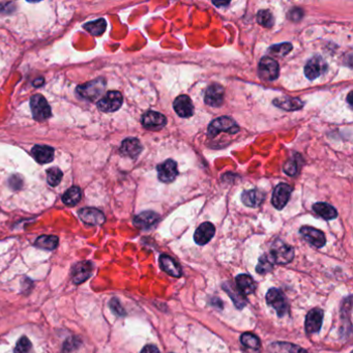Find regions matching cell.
I'll list each match as a JSON object with an SVG mask.
<instances>
[{
	"mask_svg": "<svg viewBox=\"0 0 353 353\" xmlns=\"http://www.w3.org/2000/svg\"><path fill=\"white\" fill-rule=\"evenodd\" d=\"M106 88V81L104 78H97L93 81L87 82L83 85H79L77 87V92L78 94L85 98L87 101L93 102L95 100H100L101 95L103 94Z\"/></svg>",
	"mask_w": 353,
	"mask_h": 353,
	"instance_id": "6da1fadb",
	"label": "cell"
},
{
	"mask_svg": "<svg viewBox=\"0 0 353 353\" xmlns=\"http://www.w3.org/2000/svg\"><path fill=\"white\" fill-rule=\"evenodd\" d=\"M267 256L273 264H286L292 261L294 257V251L289 245L285 244L282 240H275L271 245Z\"/></svg>",
	"mask_w": 353,
	"mask_h": 353,
	"instance_id": "7a4b0ae2",
	"label": "cell"
},
{
	"mask_svg": "<svg viewBox=\"0 0 353 353\" xmlns=\"http://www.w3.org/2000/svg\"><path fill=\"white\" fill-rule=\"evenodd\" d=\"M221 132H226L228 134H236L239 132V127L235 121L227 116L219 117L213 120L208 127V136L211 138L217 137Z\"/></svg>",
	"mask_w": 353,
	"mask_h": 353,
	"instance_id": "3957f363",
	"label": "cell"
},
{
	"mask_svg": "<svg viewBox=\"0 0 353 353\" xmlns=\"http://www.w3.org/2000/svg\"><path fill=\"white\" fill-rule=\"evenodd\" d=\"M30 108L34 118L38 121L47 120L51 117V107L42 94H35L30 97Z\"/></svg>",
	"mask_w": 353,
	"mask_h": 353,
	"instance_id": "277c9868",
	"label": "cell"
},
{
	"mask_svg": "<svg viewBox=\"0 0 353 353\" xmlns=\"http://www.w3.org/2000/svg\"><path fill=\"white\" fill-rule=\"evenodd\" d=\"M123 95L119 91H108L97 102V108L103 112H115L123 105Z\"/></svg>",
	"mask_w": 353,
	"mask_h": 353,
	"instance_id": "5b68a950",
	"label": "cell"
},
{
	"mask_svg": "<svg viewBox=\"0 0 353 353\" xmlns=\"http://www.w3.org/2000/svg\"><path fill=\"white\" fill-rule=\"evenodd\" d=\"M258 73L261 79L265 81H273L278 79L279 77V64L270 57H263L259 62Z\"/></svg>",
	"mask_w": 353,
	"mask_h": 353,
	"instance_id": "8992f818",
	"label": "cell"
},
{
	"mask_svg": "<svg viewBox=\"0 0 353 353\" xmlns=\"http://www.w3.org/2000/svg\"><path fill=\"white\" fill-rule=\"evenodd\" d=\"M266 302L271 306L280 317H283L288 312V306L283 292L277 288H271L266 294Z\"/></svg>",
	"mask_w": 353,
	"mask_h": 353,
	"instance_id": "52a82bcc",
	"label": "cell"
},
{
	"mask_svg": "<svg viewBox=\"0 0 353 353\" xmlns=\"http://www.w3.org/2000/svg\"><path fill=\"white\" fill-rule=\"evenodd\" d=\"M327 71V63L321 56H315L309 60L305 67V75L309 80H315Z\"/></svg>",
	"mask_w": 353,
	"mask_h": 353,
	"instance_id": "ba28073f",
	"label": "cell"
},
{
	"mask_svg": "<svg viewBox=\"0 0 353 353\" xmlns=\"http://www.w3.org/2000/svg\"><path fill=\"white\" fill-rule=\"evenodd\" d=\"M157 170H158L159 179L165 183L172 182L178 175L177 164H176L173 160H167L164 163L160 164Z\"/></svg>",
	"mask_w": 353,
	"mask_h": 353,
	"instance_id": "9c48e42d",
	"label": "cell"
},
{
	"mask_svg": "<svg viewBox=\"0 0 353 353\" xmlns=\"http://www.w3.org/2000/svg\"><path fill=\"white\" fill-rule=\"evenodd\" d=\"M292 193V187L289 184L280 183L275 186L272 194V204L277 209H283L288 203Z\"/></svg>",
	"mask_w": 353,
	"mask_h": 353,
	"instance_id": "30bf717a",
	"label": "cell"
},
{
	"mask_svg": "<svg viewBox=\"0 0 353 353\" xmlns=\"http://www.w3.org/2000/svg\"><path fill=\"white\" fill-rule=\"evenodd\" d=\"M78 215L83 223L92 226L102 225L106 220L104 214L101 211H98V209L93 207L82 208L79 211Z\"/></svg>",
	"mask_w": 353,
	"mask_h": 353,
	"instance_id": "8fae6325",
	"label": "cell"
},
{
	"mask_svg": "<svg viewBox=\"0 0 353 353\" xmlns=\"http://www.w3.org/2000/svg\"><path fill=\"white\" fill-rule=\"evenodd\" d=\"M300 232L308 242H310L311 245L316 248H322L325 245L326 239L322 231L315 229L313 227L304 226L301 228Z\"/></svg>",
	"mask_w": 353,
	"mask_h": 353,
	"instance_id": "7c38bea8",
	"label": "cell"
},
{
	"mask_svg": "<svg viewBox=\"0 0 353 353\" xmlns=\"http://www.w3.org/2000/svg\"><path fill=\"white\" fill-rule=\"evenodd\" d=\"M224 101V88L219 84H212L204 95V102L212 107H220Z\"/></svg>",
	"mask_w": 353,
	"mask_h": 353,
	"instance_id": "4fadbf2b",
	"label": "cell"
},
{
	"mask_svg": "<svg viewBox=\"0 0 353 353\" xmlns=\"http://www.w3.org/2000/svg\"><path fill=\"white\" fill-rule=\"evenodd\" d=\"M142 125L148 130H160L167 125V118L162 113L148 111L142 117Z\"/></svg>",
	"mask_w": 353,
	"mask_h": 353,
	"instance_id": "5bb4252c",
	"label": "cell"
},
{
	"mask_svg": "<svg viewBox=\"0 0 353 353\" xmlns=\"http://www.w3.org/2000/svg\"><path fill=\"white\" fill-rule=\"evenodd\" d=\"M173 107L175 112L182 118L191 117L194 113V105L190 96L187 95H179L176 97V100L173 103Z\"/></svg>",
	"mask_w": 353,
	"mask_h": 353,
	"instance_id": "9a60e30c",
	"label": "cell"
},
{
	"mask_svg": "<svg viewBox=\"0 0 353 353\" xmlns=\"http://www.w3.org/2000/svg\"><path fill=\"white\" fill-rule=\"evenodd\" d=\"M323 321V311L320 309H313L306 317V330L308 333H318Z\"/></svg>",
	"mask_w": 353,
	"mask_h": 353,
	"instance_id": "2e32d148",
	"label": "cell"
},
{
	"mask_svg": "<svg viewBox=\"0 0 353 353\" xmlns=\"http://www.w3.org/2000/svg\"><path fill=\"white\" fill-rule=\"evenodd\" d=\"M215 232H216L215 226L212 223L205 222L201 224L195 231V234H194L195 242L199 246H204L207 244V242L211 241V239L215 235Z\"/></svg>",
	"mask_w": 353,
	"mask_h": 353,
	"instance_id": "e0dca14e",
	"label": "cell"
},
{
	"mask_svg": "<svg viewBox=\"0 0 353 353\" xmlns=\"http://www.w3.org/2000/svg\"><path fill=\"white\" fill-rule=\"evenodd\" d=\"M92 273V264L88 261L77 263L73 269V282L79 285L90 278Z\"/></svg>",
	"mask_w": 353,
	"mask_h": 353,
	"instance_id": "ac0fdd59",
	"label": "cell"
},
{
	"mask_svg": "<svg viewBox=\"0 0 353 353\" xmlns=\"http://www.w3.org/2000/svg\"><path fill=\"white\" fill-rule=\"evenodd\" d=\"M160 221V217L154 212H143L134 219V225L139 229H149L156 226Z\"/></svg>",
	"mask_w": 353,
	"mask_h": 353,
	"instance_id": "d6986e66",
	"label": "cell"
},
{
	"mask_svg": "<svg viewBox=\"0 0 353 353\" xmlns=\"http://www.w3.org/2000/svg\"><path fill=\"white\" fill-rule=\"evenodd\" d=\"M120 151L123 152L125 156L134 159L138 157L142 151V145L140 141L136 138H127L121 143Z\"/></svg>",
	"mask_w": 353,
	"mask_h": 353,
	"instance_id": "ffe728a7",
	"label": "cell"
},
{
	"mask_svg": "<svg viewBox=\"0 0 353 353\" xmlns=\"http://www.w3.org/2000/svg\"><path fill=\"white\" fill-rule=\"evenodd\" d=\"M160 266L165 272H167L169 275H172L174 278L181 277L182 271L179 264L176 263L171 257L167 255H162L160 257Z\"/></svg>",
	"mask_w": 353,
	"mask_h": 353,
	"instance_id": "44dd1931",
	"label": "cell"
},
{
	"mask_svg": "<svg viewBox=\"0 0 353 353\" xmlns=\"http://www.w3.org/2000/svg\"><path fill=\"white\" fill-rule=\"evenodd\" d=\"M31 154L40 164H48L53 161L54 149L47 145H36L31 149Z\"/></svg>",
	"mask_w": 353,
	"mask_h": 353,
	"instance_id": "7402d4cb",
	"label": "cell"
},
{
	"mask_svg": "<svg viewBox=\"0 0 353 353\" xmlns=\"http://www.w3.org/2000/svg\"><path fill=\"white\" fill-rule=\"evenodd\" d=\"M240 342L246 353H260L261 344L257 336L251 333H245L241 335Z\"/></svg>",
	"mask_w": 353,
	"mask_h": 353,
	"instance_id": "603a6c76",
	"label": "cell"
},
{
	"mask_svg": "<svg viewBox=\"0 0 353 353\" xmlns=\"http://www.w3.org/2000/svg\"><path fill=\"white\" fill-rule=\"evenodd\" d=\"M264 198L265 195L257 189L245 191L241 194L242 203L249 207H258L264 201Z\"/></svg>",
	"mask_w": 353,
	"mask_h": 353,
	"instance_id": "cb8c5ba5",
	"label": "cell"
},
{
	"mask_svg": "<svg viewBox=\"0 0 353 353\" xmlns=\"http://www.w3.org/2000/svg\"><path fill=\"white\" fill-rule=\"evenodd\" d=\"M273 105L281 109L287 110V111H294V110H300L304 107V103L300 98L290 96H281L275 98L273 101Z\"/></svg>",
	"mask_w": 353,
	"mask_h": 353,
	"instance_id": "d4e9b609",
	"label": "cell"
},
{
	"mask_svg": "<svg viewBox=\"0 0 353 353\" xmlns=\"http://www.w3.org/2000/svg\"><path fill=\"white\" fill-rule=\"evenodd\" d=\"M269 353H308L302 347L286 343V342H274L268 347Z\"/></svg>",
	"mask_w": 353,
	"mask_h": 353,
	"instance_id": "484cf974",
	"label": "cell"
},
{
	"mask_svg": "<svg viewBox=\"0 0 353 353\" xmlns=\"http://www.w3.org/2000/svg\"><path fill=\"white\" fill-rule=\"evenodd\" d=\"M236 285L238 287V291L242 295H250L256 289V284L249 274H239L236 277Z\"/></svg>",
	"mask_w": 353,
	"mask_h": 353,
	"instance_id": "4316f807",
	"label": "cell"
},
{
	"mask_svg": "<svg viewBox=\"0 0 353 353\" xmlns=\"http://www.w3.org/2000/svg\"><path fill=\"white\" fill-rule=\"evenodd\" d=\"M313 211L324 220H334L338 217V212L336 209L327 203L319 202L313 205Z\"/></svg>",
	"mask_w": 353,
	"mask_h": 353,
	"instance_id": "83f0119b",
	"label": "cell"
},
{
	"mask_svg": "<svg viewBox=\"0 0 353 353\" xmlns=\"http://www.w3.org/2000/svg\"><path fill=\"white\" fill-rule=\"evenodd\" d=\"M82 192L79 186H72L62 196V202L68 206H75L81 200Z\"/></svg>",
	"mask_w": 353,
	"mask_h": 353,
	"instance_id": "f1b7e54d",
	"label": "cell"
},
{
	"mask_svg": "<svg viewBox=\"0 0 353 353\" xmlns=\"http://www.w3.org/2000/svg\"><path fill=\"white\" fill-rule=\"evenodd\" d=\"M59 239L57 236L55 235H42L40 237L37 238L35 246L40 248V249H44V250H48V251H52L55 250L58 246Z\"/></svg>",
	"mask_w": 353,
	"mask_h": 353,
	"instance_id": "f546056e",
	"label": "cell"
},
{
	"mask_svg": "<svg viewBox=\"0 0 353 353\" xmlns=\"http://www.w3.org/2000/svg\"><path fill=\"white\" fill-rule=\"evenodd\" d=\"M83 28L89 32L90 35L94 36V37H98V36H102L106 28H107V23H106V20L105 19H97L95 21H92V22H88V23H86Z\"/></svg>",
	"mask_w": 353,
	"mask_h": 353,
	"instance_id": "4dcf8cb0",
	"label": "cell"
},
{
	"mask_svg": "<svg viewBox=\"0 0 353 353\" xmlns=\"http://www.w3.org/2000/svg\"><path fill=\"white\" fill-rule=\"evenodd\" d=\"M223 288H224V290L231 296V299H232V301L234 302L235 306H236L238 309H242V308L245 307L246 301H245L244 295H242L239 291H236L235 289H233L232 286H231L230 283H229V284H224Z\"/></svg>",
	"mask_w": 353,
	"mask_h": 353,
	"instance_id": "1f68e13d",
	"label": "cell"
},
{
	"mask_svg": "<svg viewBox=\"0 0 353 353\" xmlns=\"http://www.w3.org/2000/svg\"><path fill=\"white\" fill-rule=\"evenodd\" d=\"M257 21L261 26L269 28L272 27L274 24V17L270 10L262 9L257 15Z\"/></svg>",
	"mask_w": 353,
	"mask_h": 353,
	"instance_id": "d6a6232c",
	"label": "cell"
},
{
	"mask_svg": "<svg viewBox=\"0 0 353 353\" xmlns=\"http://www.w3.org/2000/svg\"><path fill=\"white\" fill-rule=\"evenodd\" d=\"M62 171L57 167H53L47 170V180L52 186L58 185L62 179Z\"/></svg>",
	"mask_w": 353,
	"mask_h": 353,
	"instance_id": "836d02e7",
	"label": "cell"
},
{
	"mask_svg": "<svg viewBox=\"0 0 353 353\" xmlns=\"http://www.w3.org/2000/svg\"><path fill=\"white\" fill-rule=\"evenodd\" d=\"M292 50V45L290 43H283L279 44V45H273L271 46L268 51L277 56H285V55L288 54Z\"/></svg>",
	"mask_w": 353,
	"mask_h": 353,
	"instance_id": "e575fe53",
	"label": "cell"
},
{
	"mask_svg": "<svg viewBox=\"0 0 353 353\" xmlns=\"http://www.w3.org/2000/svg\"><path fill=\"white\" fill-rule=\"evenodd\" d=\"M272 266L273 263L271 262L269 257L267 255H263L259 259L256 270L258 273H266L272 269Z\"/></svg>",
	"mask_w": 353,
	"mask_h": 353,
	"instance_id": "d590c367",
	"label": "cell"
},
{
	"mask_svg": "<svg viewBox=\"0 0 353 353\" xmlns=\"http://www.w3.org/2000/svg\"><path fill=\"white\" fill-rule=\"evenodd\" d=\"M31 349V342L27 337H22L15 347V353H28Z\"/></svg>",
	"mask_w": 353,
	"mask_h": 353,
	"instance_id": "8d00e7d4",
	"label": "cell"
},
{
	"mask_svg": "<svg viewBox=\"0 0 353 353\" xmlns=\"http://www.w3.org/2000/svg\"><path fill=\"white\" fill-rule=\"evenodd\" d=\"M109 307L110 309H111L112 312L119 316V317H124L126 316V311H125V309L123 308V306H121V304L119 303V301L117 299H112L111 301H110L109 303Z\"/></svg>",
	"mask_w": 353,
	"mask_h": 353,
	"instance_id": "74e56055",
	"label": "cell"
},
{
	"mask_svg": "<svg viewBox=\"0 0 353 353\" xmlns=\"http://www.w3.org/2000/svg\"><path fill=\"white\" fill-rule=\"evenodd\" d=\"M284 171L290 175V176H294L297 172V164L294 160H290L288 162H286L285 166H284Z\"/></svg>",
	"mask_w": 353,
	"mask_h": 353,
	"instance_id": "f35d334b",
	"label": "cell"
},
{
	"mask_svg": "<svg viewBox=\"0 0 353 353\" xmlns=\"http://www.w3.org/2000/svg\"><path fill=\"white\" fill-rule=\"evenodd\" d=\"M14 177H15V179H16L15 181H14L13 179H10V178H9V185L13 187V186H14V184H16L14 189H15V190H19L20 187L22 186V184H23V181H22L21 177H20V176H18V175H14Z\"/></svg>",
	"mask_w": 353,
	"mask_h": 353,
	"instance_id": "ab89813d",
	"label": "cell"
},
{
	"mask_svg": "<svg viewBox=\"0 0 353 353\" xmlns=\"http://www.w3.org/2000/svg\"><path fill=\"white\" fill-rule=\"evenodd\" d=\"M141 353H160L157 346L154 345H146L141 350Z\"/></svg>",
	"mask_w": 353,
	"mask_h": 353,
	"instance_id": "60d3db41",
	"label": "cell"
},
{
	"mask_svg": "<svg viewBox=\"0 0 353 353\" xmlns=\"http://www.w3.org/2000/svg\"><path fill=\"white\" fill-rule=\"evenodd\" d=\"M43 84H44V78H40V79L34 81V85L35 86H41Z\"/></svg>",
	"mask_w": 353,
	"mask_h": 353,
	"instance_id": "b9f144b4",
	"label": "cell"
}]
</instances>
